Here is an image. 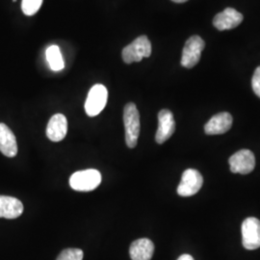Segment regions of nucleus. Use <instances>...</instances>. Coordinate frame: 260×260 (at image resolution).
<instances>
[{"instance_id": "nucleus-2", "label": "nucleus", "mask_w": 260, "mask_h": 260, "mask_svg": "<svg viewBox=\"0 0 260 260\" xmlns=\"http://www.w3.org/2000/svg\"><path fill=\"white\" fill-rule=\"evenodd\" d=\"M101 182L102 175L94 169L78 171L70 177V185L78 192L93 191L99 187Z\"/></svg>"}, {"instance_id": "nucleus-17", "label": "nucleus", "mask_w": 260, "mask_h": 260, "mask_svg": "<svg viewBox=\"0 0 260 260\" xmlns=\"http://www.w3.org/2000/svg\"><path fill=\"white\" fill-rule=\"evenodd\" d=\"M44 0H22L21 9L26 16H33L41 8Z\"/></svg>"}, {"instance_id": "nucleus-7", "label": "nucleus", "mask_w": 260, "mask_h": 260, "mask_svg": "<svg viewBox=\"0 0 260 260\" xmlns=\"http://www.w3.org/2000/svg\"><path fill=\"white\" fill-rule=\"evenodd\" d=\"M204 184V177L195 169H187L182 174L181 181L177 187V194L181 197L194 196Z\"/></svg>"}, {"instance_id": "nucleus-6", "label": "nucleus", "mask_w": 260, "mask_h": 260, "mask_svg": "<svg viewBox=\"0 0 260 260\" xmlns=\"http://www.w3.org/2000/svg\"><path fill=\"white\" fill-rule=\"evenodd\" d=\"M242 243L250 251L260 248V221L257 218L249 217L242 223Z\"/></svg>"}, {"instance_id": "nucleus-20", "label": "nucleus", "mask_w": 260, "mask_h": 260, "mask_svg": "<svg viewBox=\"0 0 260 260\" xmlns=\"http://www.w3.org/2000/svg\"><path fill=\"white\" fill-rule=\"evenodd\" d=\"M177 260H195L193 258V256H191L190 254H182L178 257Z\"/></svg>"}, {"instance_id": "nucleus-14", "label": "nucleus", "mask_w": 260, "mask_h": 260, "mask_svg": "<svg viewBox=\"0 0 260 260\" xmlns=\"http://www.w3.org/2000/svg\"><path fill=\"white\" fill-rule=\"evenodd\" d=\"M23 213L22 203L8 196H0V218L17 219Z\"/></svg>"}, {"instance_id": "nucleus-19", "label": "nucleus", "mask_w": 260, "mask_h": 260, "mask_svg": "<svg viewBox=\"0 0 260 260\" xmlns=\"http://www.w3.org/2000/svg\"><path fill=\"white\" fill-rule=\"evenodd\" d=\"M251 87L254 93L260 98V67L255 70L253 74L252 79H251Z\"/></svg>"}, {"instance_id": "nucleus-18", "label": "nucleus", "mask_w": 260, "mask_h": 260, "mask_svg": "<svg viewBox=\"0 0 260 260\" xmlns=\"http://www.w3.org/2000/svg\"><path fill=\"white\" fill-rule=\"evenodd\" d=\"M83 251L80 249H66L56 260H83Z\"/></svg>"}, {"instance_id": "nucleus-9", "label": "nucleus", "mask_w": 260, "mask_h": 260, "mask_svg": "<svg viewBox=\"0 0 260 260\" xmlns=\"http://www.w3.org/2000/svg\"><path fill=\"white\" fill-rule=\"evenodd\" d=\"M176 130V121L173 113L163 109L158 113V129L155 135L157 144H163L170 139Z\"/></svg>"}, {"instance_id": "nucleus-11", "label": "nucleus", "mask_w": 260, "mask_h": 260, "mask_svg": "<svg viewBox=\"0 0 260 260\" xmlns=\"http://www.w3.org/2000/svg\"><path fill=\"white\" fill-rule=\"evenodd\" d=\"M233 121V116L228 112L214 115L205 125V133L207 135L223 134L232 128Z\"/></svg>"}, {"instance_id": "nucleus-3", "label": "nucleus", "mask_w": 260, "mask_h": 260, "mask_svg": "<svg viewBox=\"0 0 260 260\" xmlns=\"http://www.w3.org/2000/svg\"><path fill=\"white\" fill-rule=\"evenodd\" d=\"M151 54V44L147 36H140L128 46L124 47L121 52L122 60L125 64L140 62L144 58Z\"/></svg>"}, {"instance_id": "nucleus-5", "label": "nucleus", "mask_w": 260, "mask_h": 260, "mask_svg": "<svg viewBox=\"0 0 260 260\" xmlns=\"http://www.w3.org/2000/svg\"><path fill=\"white\" fill-rule=\"evenodd\" d=\"M205 47V41L200 36L189 38L182 50L181 66L186 69H191L195 67L199 63Z\"/></svg>"}, {"instance_id": "nucleus-13", "label": "nucleus", "mask_w": 260, "mask_h": 260, "mask_svg": "<svg viewBox=\"0 0 260 260\" xmlns=\"http://www.w3.org/2000/svg\"><path fill=\"white\" fill-rule=\"evenodd\" d=\"M0 151L10 158L15 157L18 153L16 136L5 123H0Z\"/></svg>"}, {"instance_id": "nucleus-10", "label": "nucleus", "mask_w": 260, "mask_h": 260, "mask_svg": "<svg viewBox=\"0 0 260 260\" xmlns=\"http://www.w3.org/2000/svg\"><path fill=\"white\" fill-rule=\"evenodd\" d=\"M243 15L237 10L226 8L216 15L213 19V25L220 31L231 30L237 27L243 21Z\"/></svg>"}, {"instance_id": "nucleus-22", "label": "nucleus", "mask_w": 260, "mask_h": 260, "mask_svg": "<svg viewBox=\"0 0 260 260\" xmlns=\"http://www.w3.org/2000/svg\"><path fill=\"white\" fill-rule=\"evenodd\" d=\"M13 1H14V2H16V1H17V0H13Z\"/></svg>"}, {"instance_id": "nucleus-12", "label": "nucleus", "mask_w": 260, "mask_h": 260, "mask_svg": "<svg viewBox=\"0 0 260 260\" xmlns=\"http://www.w3.org/2000/svg\"><path fill=\"white\" fill-rule=\"evenodd\" d=\"M68 133V121L63 114L53 115L48 121L47 136L52 142H61Z\"/></svg>"}, {"instance_id": "nucleus-15", "label": "nucleus", "mask_w": 260, "mask_h": 260, "mask_svg": "<svg viewBox=\"0 0 260 260\" xmlns=\"http://www.w3.org/2000/svg\"><path fill=\"white\" fill-rule=\"evenodd\" d=\"M154 252V245L148 238H141L132 242L129 254L132 260H150Z\"/></svg>"}, {"instance_id": "nucleus-4", "label": "nucleus", "mask_w": 260, "mask_h": 260, "mask_svg": "<svg viewBox=\"0 0 260 260\" xmlns=\"http://www.w3.org/2000/svg\"><path fill=\"white\" fill-rule=\"evenodd\" d=\"M107 99L108 92L106 87L102 84H95L88 93L85 103V111L87 115L89 117L98 116L104 109Z\"/></svg>"}, {"instance_id": "nucleus-1", "label": "nucleus", "mask_w": 260, "mask_h": 260, "mask_svg": "<svg viewBox=\"0 0 260 260\" xmlns=\"http://www.w3.org/2000/svg\"><path fill=\"white\" fill-rule=\"evenodd\" d=\"M123 123L125 128V143L130 149L137 146L140 135V114L136 105L127 103L123 109Z\"/></svg>"}, {"instance_id": "nucleus-16", "label": "nucleus", "mask_w": 260, "mask_h": 260, "mask_svg": "<svg viewBox=\"0 0 260 260\" xmlns=\"http://www.w3.org/2000/svg\"><path fill=\"white\" fill-rule=\"evenodd\" d=\"M46 53L47 63L52 71L60 72L64 69L65 63L58 46H50L47 48Z\"/></svg>"}, {"instance_id": "nucleus-21", "label": "nucleus", "mask_w": 260, "mask_h": 260, "mask_svg": "<svg viewBox=\"0 0 260 260\" xmlns=\"http://www.w3.org/2000/svg\"><path fill=\"white\" fill-rule=\"evenodd\" d=\"M172 1H174V2H176V3H183V2H186V1H188V0H172Z\"/></svg>"}, {"instance_id": "nucleus-8", "label": "nucleus", "mask_w": 260, "mask_h": 260, "mask_svg": "<svg viewBox=\"0 0 260 260\" xmlns=\"http://www.w3.org/2000/svg\"><path fill=\"white\" fill-rule=\"evenodd\" d=\"M231 171L234 174L248 175L255 167L254 154L250 149H241L235 152L229 160Z\"/></svg>"}]
</instances>
